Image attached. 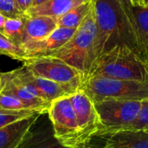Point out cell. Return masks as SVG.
Here are the masks:
<instances>
[{
  "label": "cell",
  "mask_w": 148,
  "mask_h": 148,
  "mask_svg": "<svg viewBox=\"0 0 148 148\" xmlns=\"http://www.w3.org/2000/svg\"><path fill=\"white\" fill-rule=\"evenodd\" d=\"M0 12L7 17H17L24 15L17 9L15 0H0Z\"/></svg>",
  "instance_id": "22"
},
{
  "label": "cell",
  "mask_w": 148,
  "mask_h": 148,
  "mask_svg": "<svg viewBox=\"0 0 148 148\" xmlns=\"http://www.w3.org/2000/svg\"><path fill=\"white\" fill-rule=\"evenodd\" d=\"M88 76L148 82V66L133 48L117 44L95 59Z\"/></svg>",
  "instance_id": "2"
},
{
  "label": "cell",
  "mask_w": 148,
  "mask_h": 148,
  "mask_svg": "<svg viewBox=\"0 0 148 148\" xmlns=\"http://www.w3.org/2000/svg\"><path fill=\"white\" fill-rule=\"evenodd\" d=\"M81 90L84 91L94 103L105 100H148V82L88 76L84 79Z\"/></svg>",
  "instance_id": "4"
},
{
  "label": "cell",
  "mask_w": 148,
  "mask_h": 148,
  "mask_svg": "<svg viewBox=\"0 0 148 148\" xmlns=\"http://www.w3.org/2000/svg\"><path fill=\"white\" fill-rule=\"evenodd\" d=\"M94 6L95 0L88 1L76 6L68 13L57 18V26L61 28L77 29L93 10Z\"/></svg>",
  "instance_id": "17"
},
{
  "label": "cell",
  "mask_w": 148,
  "mask_h": 148,
  "mask_svg": "<svg viewBox=\"0 0 148 148\" xmlns=\"http://www.w3.org/2000/svg\"><path fill=\"white\" fill-rule=\"evenodd\" d=\"M143 1V5H148V0H142Z\"/></svg>",
  "instance_id": "30"
},
{
  "label": "cell",
  "mask_w": 148,
  "mask_h": 148,
  "mask_svg": "<svg viewBox=\"0 0 148 148\" xmlns=\"http://www.w3.org/2000/svg\"><path fill=\"white\" fill-rule=\"evenodd\" d=\"M94 104L101 122L98 134L128 129L142 107L140 101L105 100Z\"/></svg>",
  "instance_id": "5"
},
{
  "label": "cell",
  "mask_w": 148,
  "mask_h": 148,
  "mask_svg": "<svg viewBox=\"0 0 148 148\" xmlns=\"http://www.w3.org/2000/svg\"><path fill=\"white\" fill-rule=\"evenodd\" d=\"M37 111H0V128L21 119L30 116Z\"/></svg>",
  "instance_id": "20"
},
{
  "label": "cell",
  "mask_w": 148,
  "mask_h": 148,
  "mask_svg": "<svg viewBox=\"0 0 148 148\" xmlns=\"http://www.w3.org/2000/svg\"><path fill=\"white\" fill-rule=\"evenodd\" d=\"M15 2L17 9L23 14H26L33 4V0H15Z\"/></svg>",
  "instance_id": "25"
},
{
  "label": "cell",
  "mask_w": 148,
  "mask_h": 148,
  "mask_svg": "<svg viewBox=\"0 0 148 148\" xmlns=\"http://www.w3.org/2000/svg\"><path fill=\"white\" fill-rule=\"evenodd\" d=\"M46 1H48V0H33V4H32V6H36V5L41 4V3H44V2H46ZM32 6H31V7H32Z\"/></svg>",
  "instance_id": "28"
},
{
  "label": "cell",
  "mask_w": 148,
  "mask_h": 148,
  "mask_svg": "<svg viewBox=\"0 0 148 148\" xmlns=\"http://www.w3.org/2000/svg\"><path fill=\"white\" fill-rule=\"evenodd\" d=\"M91 0H48L36 6H32L26 12L27 16H49L58 18L76 6Z\"/></svg>",
  "instance_id": "15"
},
{
  "label": "cell",
  "mask_w": 148,
  "mask_h": 148,
  "mask_svg": "<svg viewBox=\"0 0 148 148\" xmlns=\"http://www.w3.org/2000/svg\"><path fill=\"white\" fill-rule=\"evenodd\" d=\"M23 66L35 76L58 83L71 85L81 89L84 75L65 62L52 56L30 57L23 62Z\"/></svg>",
  "instance_id": "7"
},
{
  "label": "cell",
  "mask_w": 148,
  "mask_h": 148,
  "mask_svg": "<svg viewBox=\"0 0 148 148\" xmlns=\"http://www.w3.org/2000/svg\"><path fill=\"white\" fill-rule=\"evenodd\" d=\"M115 1L118 3L120 9L121 10V11H122L125 18L127 19V22L128 23V25H129V27H130V29L132 30L131 20H132V10H133V9L134 7V0H115ZM132 33H133V31H132Z\"/></svg>",
  "instance_id": "23"
},
{
  "label": "cell",
  "mask_w": 148,
  "mask_h": 148,
  "mask_svg": "<svg viewBox=\"0 0 148 148\" xmlns=\"http://www.w3.org/2000/svg\"><path fill=\"white\" fill-rule=\"evenodd\" d=\"M95 36L96 25L93 9L82 24L77 28L69 41L58 50L47 56L56 57L65 62L67 64L80 71L84 75L85 79L88 76L94 62L97 58Z\"/></svg>",
  "instance_id": "3"
},
{
  "label": "cell",
  "mask_w": 148,
  "mask_h": 148,
  "mask_svg": "<svg viewBox=\"0 0 148 148\" xmlns=\"http://www.w3.org/2000/svg\"><path fill=\"white\" fill-rule=\"evenodd\" d=\"M148 127V100L142 101V107L138 117L128 129L142 130Z\"/></svg>",
  "instance_id": "21"
},
{
  "label": "cell",
  "mask_w": 148,
  "mask_h": 148,
  "mask_svg": "<svg viewBox=\"0 0 148 148\" xmlns=\"http://www.w3.org/2000/svg\"><path fill=\"white\" fill-rule=\"evenodd\" d=\"M7 16H4L3 14H2L0 12V33L3 34V26H4V23L7 20Z\"/></svg>",
  "instance_id": "26"
},
{
  "label": "cell",
  "mask_w": 148,
  "mask_h": 148,
  "mask_svg": "<svg viewBox=\"0 0 148 148\" xmlns=\"http://www.w3.org/2000/svg\"><path fill=\"white\" fill-rule=\"evenodd\" d=\"M47 114L52 124L54 137L62 146L66 148L82 146L80 130L69 97L51 101Z\"/></svg>",
  "instance_id": "6"
},
{
  "label": "cell",
  "mask_w": 148,
  "mask_h": 148,
  "mask_svg": "<svg viewBox=\"0 0 148 148\" xmlns=\"http://www.w3.org/2000/svg\"><path fill=\"white\" fill-rule=\"evenodd\" d=\"M77 29L57 27L50 35L42 40L22 45L28 58L47 56L62 48L74 36Z\"/></svg>",
  "instance_id": "9"
},
{
  "label": "cell",
  "mask_w": 148,
  "mask_h": 148,
  "mask_svg": "<svg viewBox=\"0 0 148 148\" xmlns=\"http://www.w3.org/2000/svg\"><path fill=\"white\" fill-rule=\"evenodd\" d=\"M78 148H103L101 135L96 134L90 140H88V142L82 145L81 147H79Z\"/></svg>",
  "instance_id": "24"
},
{
  "label": "cell",
  "mask_w": 148,
  "mask_h": 148,
  "mask_svg": "<svg viewBox=\"0 0 148 148\" xmlns=\"http://www.w3.org/2000/svg\"><path fill=\"white\" fill-rule=\"evenodd\" d=\"M134 6L135 5H143V1L142 0H134Z\"/></svg>",
  "instance_id": "29"
},
{
  "label": "cell",
  "mask_w": 148,
  "mask_h": 148,
  "mask_svg": "<svg viewBox=\"0 0 148 148\" xmlns=\"http://www.w3.org/2000/svg\"><path fill=\"white\" fill-rule=\"evenodd\" d=\"M27 17L26 14L17 17H8L3 26V35L19 47L22 46Z\"/></svg>",
  "instance_id": "18"
},
{
  "label": "cell",
  "mask_w": 148,
  "mask_h": 148,
  "mask_svg": "<svg viewBox=\"0 0 148 148\" xmlns=\"http://www.w3.org/2000/svg\"><path fill=\"white\" fill-rule=\"evenodd\" d=\"M131 28L138 51L141 53L148 45V5H135L132 10Z\"/></svg>",
  "instance_id": "16"
},
{
  "label": "cell",
  "mask_w": 148,
  "mask_h": 148,
  "mask_svg": "<svg viewBox=\"0 0 148 148\" xmlns=\"http://www.w3.org/2000/svg\"><path fill=\"white\" fill-rule=\"evenodd\" d=\"M31 130V129H30ZM18 148H66L54 137V134L46 132L36 133L35 135L29 132L28 135Z\"/></svg>",
  "instance_id": "19"
},
{
  "label": "cell",
  "mask_w": 148,
  "mask_h": 148,
  "mask_svg": "<svg viewBox=\"0 0 148 148\" xmlns=\"http://www.w3.org/2000/svg\"><path fill=\"white\" fill-rule=\"evenodd\" d=\"M0 90L10 93L29 106L33 110L47 114L50 106L49 101L33 95L11 74V72L0 74Z\"/></svg>",
  "instance_id": "10"
},
{
  "label": "cell",
  "mask_w": 148,
  "mask_h": 148,
  "mask_svg": "<svg viewBox=\"0 0 148 148\" xmlns=\"http://www.w3.org/2000/svg\"><path fill=\"white\" fill-rule=\"evenodd\" d=\"M141 57L144 59V61L146 62V63L148 66V45L144 49V50L141 53Z\"/></svg>",
  "instance_id": "27"
},
{
  "label": "cell",
  "mask_w": 148,
  "mask_h": 148,
  "mask_svg": "<svg viewBox=\"0 0 148 148\" xmlns=\"http://www.w3.org/2000/svg\"><path fill=\"white\" fill-rule=\"evenodd\" d=\"M101 135L103 148H148V132L124 129Z\"/></svg>",
  "instance_id": "11"
},
{
  "label": "cell",
  "mask_w": 148,
  "mask_h": 148,
  "mask_svg": "<svg viewBox=\"0 0 148 148\" xmlns=\"http://www.w3.org/2000/svg\"><path fill=\"white\" fill-rule=\"evenodd\" d=\"M24 68L26 70L27 78L39 90L43 98L49 102L56 99L69 97L72 95L75 94L78 90H80L78 88H75L71 85L62 84L42 77L35 76L29 71L26 67Z\"/></svg>",
  "instance_id": "14"
},
{
  "label": "cell",
  "mask_w": 148,
  "mask_h": 148,
  "mask_svg": "<svg viewBox=\"0 0 148 148\" xmlns=\"http://www.w3.org/2000/svg\"><path fill=\"white\" fill-rule=\"evenodd\" d=\"M0 74H1V73H0Z\"/></svg>",
  "instance_id": "33"
},
{
  "label": "cell",
  "mask_w": 148,
  "mask_h": 148,
  "mask_svg": "<svg viewBox=\"0 0 148 148\" xmlns=\"http://www.w3.org/2000/svg\"><path fill=\"white\" fill-rule=\"evenodd\" d=\"M97 57L117 44H126L138 51L132 30L115 0H95Z\"/></svg>",
  "instance_id": "1"
},
{
  "label": "cell",
  "mask_w": 148,
  "mask_h": 148,
  "mask_svg": "<svg viewBox=\"0 0 148 148\" xmlns=\"http://www.w3.org/2000/svg\"><path fill=\"white\" fill-rule=\"evenodd\" d=\"M80 130L82 145L90 140L101 130V122L92 100L82 90L69 96Z\"/></svg>",
  "instance_id": "8"
},
{
  "label": "cell",
  "mask_w": 148,
  "mask_h": 148,
  "mask_svg": "<svg viewBox=\"0 0 148 148\" xmlns=\"http://www.w3.org/2000/svg\"><path fill=\"white\" fill-rule=\"evenodd\" d=\"M0 35H3V34H1V33H0Z\"/></svg>",
  "instance_id": "32"
},
{
  "label": "cell",
  "mask_w": 148,
  "mask_h": 148,
  "mask_svg": "<svg viewBox=\"0 0 148 148\" xmlns=\"http://www.w3.org/2000/svg\"><path fill=\"white\" fill-rule=\"evenodd\" d=\"M42 113L12 122L0 128V148H18Z\"/></svg>",
  "instance_id": "12"
},
{
  "label": "cell",
  "mask_w": 148,
  "mask_h": 148,
  "mask_svg": "<svg viewBox=\"0 0 148 148\" xmlns=\"http://www.w3.org/2000/svg\"><path fill=\"white\" fill-rule=\"evenodd\" d=\"M143 130H146V131H147V132H148V127H147V128H146V129H143Z\"/></svg>",
  "instance_id": "31"
},
{
  "label": "cell",
  "mask_w": 148,
  "mask_h": 148,
  "mask_svg": "<svg viewBox=\"0 0 148 148\" xmlns=\"http://www.w3.org/2000/svg\"><path fill=\"white\" fill-rule=\"evenodd\" d=\"M57 27V18L56 17L49 16H28L25 22L22 45L44 39Z\"/></svg>",
  "instance_id": "13"
}]
</instances>
